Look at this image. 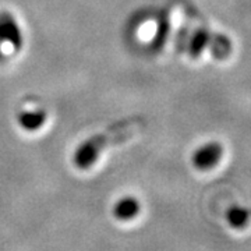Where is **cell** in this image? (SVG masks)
Listing matches in <instances>:
<instances>
[{"mask_svg":"<svg viewBox=\"0 0 251 251\" xmlns=\"http://www.w3.org/2000/svg\"><path fill=\"white\" fill-rule=\"evenodd\" d=\"M143 126V122L140 119L134 120H126L119 123L115 127L109 128L106 133L91 137L90 140H87L85 143H82L78 147V150L74 153V163L77 168L80 169H88L91 168L98 156L102 152V150L105 147H109L112 144H119L127 141L128 138H131L133 135L140 131Z\"/></svg>","mask_w":251,"mask_h":251,"instance_id":"1","label":"cell"},{"mask_svg":"<svg viewBox=\"0 0 251 251\" xmlns=\"http://www.w3.org/2000/svg\"><path fill=\"white\" fill-rule=\"evenodd\" d=\"M141 209L140 202L134 197H125L117 201L113 206V215L119 221H128L133 219Z\"/></svg>","mask_w":251,"mask_h":251,"instance_id":"5","label":"cell"},{"mask_svg":"<svg viewBox=\"0 0 251 251\" xmlns=\"http://www.w3.org/2000/svg\"><path fill=\"white\" fill-rule=\"evenodd\" d=\"M45 122L46 113L41 109H38V110H25L18 116L20 126L24 130H28V131H36L38 128H41L44 126Z\"/></svg>","mask_w":251,"mask_h":251,"instance_id":"6","label":"cell"},{"mask_svg":"<svg viewBox=\"0 0 251 251\" xmlns=\"http://www.w3.org/2000/svg\"><path fill=\"white\" fill-rule=\"evenodd\" d=\"M227 221L233 227H243L249 222V211L242 206H233L227 211Z\"/></svg>","mask_w":251,"mask_h":251,"instance_id":"8","label":"cell"},{"mask_svg":"<svg viewBox=\"0 0 251 251\" xmlns=\"http://www.w3.org/2000/svg\"><path fill=\"white\" fill-rule=\"evenodd\" d=\"M211 52L214 53V56L216 57H227L230 52H232V44L230 41L224 35H219V34H212V38H211V42H209V46Z\"/></svg>","mask_w":251,"mask_h":251,"instance_id":"7","label":"cell"},{"mask_svg":"<svg viewBox=\"0 0 251 251\" xmlns=\"http://www.w3.org/2000/svg\"><path fill=\"white\" fill-rule=\"evenodd\" d=\"M212 34L214 32L208 31L205 28H197L191 34L190 41H188V53H190L191 57H198L200 54L205 50V48L209 46Z\"/></svg>","mask_w":251,"mask_h":251,"instance_id":"4","label":"cell"},{"mask_svg":"<svg viewBox=\"0 0 251 251\" xmlns=\"http://www.w3.org/2000/svg\"><path fill=\"white\" fill-rule=\"evenodd\" d=\"M224 155V148L219 143H208L200 147L191 156V162L194 168L200 171H206L214 168L219 163L221 158Z\"/></svg>","mask_w":251,"mask_h":251,"instance_id":"2","label":"cell"},{"mask_svg":"<svg viewBox=\"0 0 251 251\" xmlns=\"http://www.w3.org/2000/svg\"><path fill=\"white\" fill-rule=\"evenodd\" d=\"M0 42H9L16 50L23 46V32L7 11L0 13Z\"/></svg>","mask_w":251,"mask_h":251,"instance_id":"3","label":"cell"}]
</instances>
